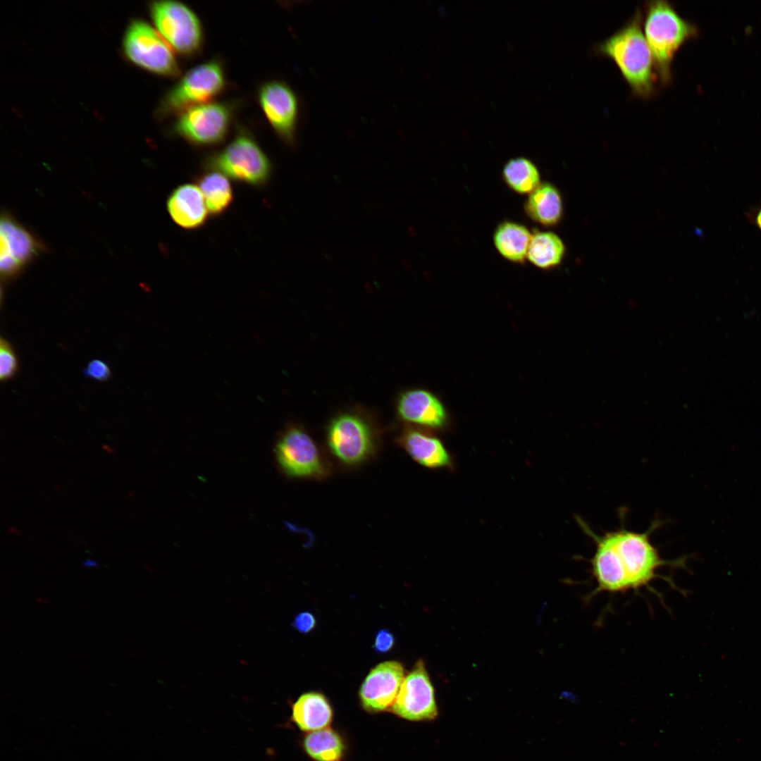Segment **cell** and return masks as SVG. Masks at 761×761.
I'll list each match as a JSON object with an SVG mask.
<instances>
[{"mask_svg": "<svg viewBox=\"0 0 761 761\" xmlns=\"http://www.w3.org/2000/svg\"><path fill=\"white\" fill-rule=\"evenodd\" d=\"M576 521L595 545L589 560L596 583L594 593L649 588L654 579L661 577L658 570L673 564L660 556L651 541V535L661 524L660 521H655L644 532L629 530L621 522L618 528L601 534L594 532L581 518Z\"/></svg>", "mask_w": 761, "mask_h": 761, "instance_id": "6da1fadb", "label": "cell"}, {"mask_svg": "<svg viewBox=\"0 0 761 761\" xmlns=\"http://www.w3.org/2000/svg\"><path fill=\"white\" fill-rule=\"evenodd\" d=\"M642 21V14L637 11L621 27L599 43L597 51L614 61L633 94L648 98L654 94L659 78Z\"/></svg>", "mask_w": 761, "mask_h": 761, "instance_id": "7a4b0ae2", "label": "cell"}, {"mask_svg": "<svg viewBox=\"0 0 761 761\" xmlns=\"http://www.w3.org/2000/svg\"><path fill=\"white\" fill-rule=\"evenodd\" d=\"M644 35L662 84L672 79V65L682 44L696 33V27L681 17L669 1L655 0L645 6Z\"/></svg>", "mask_w": 761, "mask_h": 761, "instance_id": "3957f363", "label": "cell"}, {"mask_svg": "<svg viewBox=\"0 0 761 761\" xmlns=\"http://www.w3.org/2000/svg\"><path fill=\"white\" fill-rule=\"evenodd\" d=\"M331 460L347 469L359 468L375 458L380 448L379 433L364 416L344 412L334 416L325 433Z\"/></svg>", "mask_w": 761, "mask_h": 761, "instance_id": "277c9868", "label": "cell"}, {"mask_svg": "<svg viewBox=\"0 0 761 761\" xmlns=\"http://www.w3.org/2000/svg\"><path fill=\"white\" fill-rule=\"evenodd\" d=\"M273 454L277 467L288 478L322 481L333 474L326 448L298 425H290L278 435Z\"/></svg>", "mask_w": 761, "mask_h": 761, "instance_id": "5b68a950", "label": "cell"}, {"mask_svg": "<svg viewBox=\"0 0 761 761\" xmlns=\"http://www.w3.org/2000/svg\"><path fill=\"white\" fill-rule=\"evenodd\" d=\"M225 77L221 63L211 60L185 73L167 92L161 104L163 115L180 112L213 101L224 89Z\"/></svg>", "mask_w": 761, "mask_h": 761, "instance_id": "8992f818", "label": "cell"}, {"mask_svg": "<svg viewBox=\"0 0 761 761\" xmlns=\"http://www.w3.org/2000/svg\"><path fill=\"white\" fill-rule=\"evenodd\" d=\"M149 12L156 30L175 52L191 56L203 42L202 23L186 4L172 0L151 2Z\"/></svg>", "mask_w": 761, "mask_h": 761, "instance_id": "52a82bcc", "label": "cell"}, {"mask_svg": "<svg viewBox=\"0 0 761 761\" xmlns=\"http://www.w3.org/2000/svg\"><path fill=\"white\" fill-rule=\"evenodd\" d=\"M123 46L128 59L140 68L166 77H177L180 73L173 49L145 21L135 20L130 24Z\"/></svg>", "mask_w": 761, "mask_h": 761, "instance_id": "ba28073f", "label": "cell"}, {"mask_svg": "<svg viewBox=\"0 0 761 761\" xmlns=\"http://www.w3.org/2000/svg\"><path fill=\"white\" fill-rule=\"evenodd\" d=\"M211 166L237 181L259 186L271 175V163L251 136L240 134L210 161Z\"/></svg>", "mask_w": 761, "mask_h": 761, "instance_id": "9c48e42d", "label": "cell"}, {"mask_svg": "<svg viewBox=\"0 0 761 761\" xmlns=\"http://www.w3.org/2000/svg\"><path fill=\"white\" fill-rule=\"evenodd\" d=\"M232 111L225 103L210 101L189 108L179 114L173 124L174 132L197 145H213L226 136Z\"/></svg>", "mask_w": 761, "mask_h": 761, "instance_id": "30bf717a", "label": "cell"}, {"mask_svg": "<svg viewBox=\"0 0 761 761\" xmlns=\"http://www.w3.org/2000/svg\"><path fill=\"white\" fill-rule=\"evenodd\" d=\"M43 249L38 239L10 214H1L0 271L4 281L20 274Z\"/></svg>", "mask_w": 761, "mask_h": 761, "instance_id": "8fae6325", "label": "cell"}, {"mask_svg": "<svg viewBox=\"0 0 761 761\" xmlns=\"http://www.w3.org/2000/svg\"><path fill=\"white\" fill-rule=\"evenodd\" d=\"M390 710L412 722L431 721L438 717L434 688L423 660H418L405 676Z\"/></svg>", "mask_w": 761, "mask_h": 761, "instance_id": "7c38bea8", "label": "cell"}, {"mask_svg": "<svg viewBox=\"0 0 761 761\" xmlns=\"http://www.w3.org/2000/svg\"><path fill=\"white\" fill-rule=\"evenodd\" d=\"M405 677L403 664L395 660L382 662L371 669L359 691L361 707L369 713L390 710Z\"/></svg>", "mask_w": 761, "mask_h": 761, "instance_id": "4fadbf2b", "label": "cell"}, {"mask_svg": "<svg viewBox=\"0 0 761 761\" xmlns=\"http://www.w3.org/2000/svg\"><path fill=\"white\" fill-rule=\"evenodd\" d=\"M259 101L263 113L276 132L292 142L298 117V101L292 89L279 80L261 86Z\"/></svg>", "mask_w": 761, "mask_h": 761, "instance_id": "5bb4252c", "label": "cell"}, {"mask_svg": "<svg viewBox=\"0 0 761 761\" xmlns=\"http://www.w3.org/2000/svg\"><path fill=\"white\" fill-rule=\"evenodd\" d=\"M397 410L402 420L423 428L441 430L448 423V414L442 402L423 389L410 390L402 394Z\"/></svg>", "mask_w": 761, "mask_h": 761, "instance_id": "9a60e30c", "label": "cell"}, {"mask_svg": "<svg viewBox=\"0 0 761 761\" xmlns=\"http://www.w3.org/2000/svg\"><path fill=\"white\" fill-rule=\"evenodd\" d=\"M396 442L409 456L421 466L431 469H450L451 456L442 441L422 428H404Z\"/></svg>", "mask_w": 761, "mask_h": 761, "instance_id": "2e32d148", "label": "cell"}, {"mask_svg": "<svg viewBox=\"0 0 761 761\" xmlns=\"http://www.w3.org/2000/svg\"><path fill=\"white\" fill-rule=\"evenodd\" d=\"M167 209L173 221L185 229H196L206 220L204 197L199 187L193 184L175 188L168 199Z\"/></svg>", "mask_w": 761, "mask_h": 761, "instance_id": "e0dca14e", "label": "cell"}, {"mask_svg": "<svg viewBox=\"0 0 761 761\" xmlns=\"http://www.w3.org/2000/svg\"><path fill=\"white\" fill-rule=\"evenodd\" d=\"M333 717L330 703L319 692L302 694L292 706V720L303 731L311 732L328 727Z\"/></svg>", "mask_w": 761, "mask_h": 761, "instance_id": "ac0fdd59", "label": "cell"}, {"mask_svg": "<svg viewBox=\"0 0 761 761\" xmlns=\"http://www.w3.org/2000/svg\"><path fill=\"white\" fill-rule=\"evenodd\" d=\"M524 211L529 218L542 225H556L563 214L560 192L551 183H540L529 194L524 203Z\"/></svg>", "mask_w": 761, "mask_h": 761, "instance_id": "d6986e66", "label": "cell"}, {"mask_svg": "<svg viewBox=\"0 0 761 761\" xmlns=\"http://www.w3.org/2000/svg\"><path fill=\"white\" fill-rule=\"evenodd\" d=\"M532 234L520 223L503 221L496 228L493 235L494 245L497 252L506 259L524 264Z\"/></svg>", "mask_w": 761, "mask_h": 761, "instance_id": "ffe728a7", "label": "cell"}, {"mask_svg": "<svg viewBox=\"0 0 761 761\" xmlns=\"http://www.w3.org/2000/svg\"><path fill=\"white\" fill-rule=\"evenodd\" d=\"M564 254V245L556 234L539 230L532 233L527 259L534 266L542 269L554 268L560 264Z\"/></svg>", "mask_w": 761, "mask_h": 761, "instance_id": "44dd1931", "label": "cell"}, {"mask_svg": "<svg viewBox=\"0 0 761 761\" xmlns=\"http://www.w3.org/2000/svg\"><path fill=\"white\" fill-rule=\"evenodd\" d=\"M302 744L306 754L314 761H340L345 750L341 736L329 727L308 732Z\"/></svg>", "mask_w": 761, "mask_h": 761, "instance_id": "7402d4cb", "label": "cell"}, {"mask_svg": "<svg viewBox=\"0 0 761 761\" xmlns=\"http://www.w3.org/2000/svg\"><path fill=\"white\" fill-rule=\"evenodd\" d=\"M197 186L211 214H221L230 206L233 190L229 180L223 173L216 171L204 174L199 180Z\"/></svg>", "mask_w": 761, "mask_h": 761, "instance_id": "603a6c76", "label": "cell"}, {"mask_svg": "<svg viewBox=\"0 0 761 761\" xmlns=\"http://www.w3.org/2000/svg\"><path fill=\"white\" fill-rule=\"evenodd\" d=\"M507 185L519 194H530L540 184V173L529 159L518 157L509 160L502 169Z\"/></svg>", "mask_w": 761, "mask_h": 761, "instance_id": "cb8c5ba5", "label": "cell"}, {"mask_svg": "<svg viewBox=\"0 0 761 761\" xmlns=\"http://www.w3.org/2000/svg\"><path fill=\"white\" fill-rule=\"evenodd\" d=\"M18 369V361L11 344L4 338L0 340V379L13 378Z\"/></svg>", "mask_w": 761, "mask_h": 761, "instance_id": "d4e9b609", "label": "cell"}, {"mask_svg": "<svg viewBox=\"0 0 761 761\" xmlns=\"http://www.w3.org/2000/svg\"><path fill=\"white\" fill-rule=\"evenodd\" d=\"M86 377L98 380L106 381L111 375L109 365L101 359H94L88 363L84 369Z\"/></svg>", "mask_w": 761, "mask_h": 761, "instance_id": "484cf974", "label": "cell"}, {"mask_svg": "<svg viewBox=\"0 0 761 761\" xmlns=\"http://www.w3.org/2000/svg\"><path fill=\"white\" fill-rule=\"evenodd\" d=\"M395 643V638L393 633L390 631L383 629L376 633L372 648L376 653L385 654L393 648Z\"/></svg>", "mask_w": 761, "mask_h": 761, "instance_id": "4316f807", "label": "cell"}, {"mask_svg": "<svg viewBox=\"0 0 761 761\" xmlns=\"http://www.w3.org/2000/svg\"><path fill=\"white\" fill-rule=\"evenodd\" d=\"M292 625L299 633H308L315 629L316 619L313 613L304 611L296 615Z\"/></svg>", "mask_w": 761, "mask_h": 761, "instance_id": "83f0119b", "label": "cell"}, {"mask_svg": "<svg viewBox=\"0 0 761 761\" xmlns=\"http://www.w3.org/2000/svg\"><path fill=\"white\" fill-rule=\"evenodd\" d=\"M82 564L85 567H97V563L92 559L86 560Z\"/></svg>", "mask_w": 761, "mask_h": 761, "instance_id": "f1b7e54d", "label": "cell"}, {"mask_svg": "<svg viewBox=\"0 0 761 761\" xmlns=\"http://www.w3.org/2000/svg\"><path fill=\"white\" fill-rule=\"evenodd\" d=\"M755 221H756V224H757V227L761 230V209H760V211L757 214Z\"/></svg>", "mask_w": 761, "mask_h": 761, "instance_id": "f546056e", "label": "cell"}, {"mask_svg": "<svg viewBox=\"0 0 761 761\" xmlns=\"http://www.w3.org/2000/svg\"><path fill=\"white\" fill-rule=\"evenodd\" d=\"M102 447H103V449H104V450H106V452H107L108 453H110V454H111V453H113V452H114V449H113V448L112 447H111L110 445H104L102 446Z\"/></svg>", "mask_w": 761, "mask_h": 761, "instance_id": "4dcf8cb0", "label": "cell"}, {"mask_svg": "<svg viewBox=\"0 0 761 761\" xmlns=\"http://www.w3.org/2000/svg\"><path fill=\"white\" fill-rule=\"evenodd\" d=\"M9 531L11 532L13 534H15V535H19L20 534L19 531L18 529L13 528V527L9 528Z\"/></svg>", "mask_w": 761, "mask_h": 761, "instance_id": "1f68e13d", "label": "cell"}]
</instances>
